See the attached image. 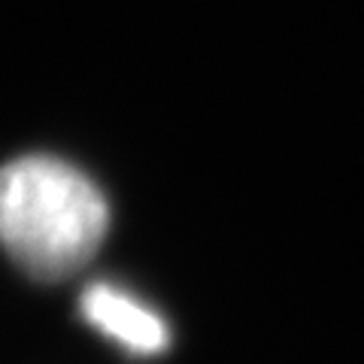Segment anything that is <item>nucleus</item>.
<instances>
[{
    "mask_svg": "<svg viewBox=\"0 0 364 364\" xmlns=\"http://www.w3.org/2000/svg\"><path fill=\"white\" fill-rule=\"evenodd\" d=\"M109 228V207L82 170L52 155L0 167V249L37 282L88 267Z\"/></svg>",
    "mask_w": 364,
    "mask_h": 364,
    "instance_id": "nucleus-1",
    "label": "nucleus"
},
{
    "mask_svg": "<svg viewBox=\"0 0 364 364\" xmlns=\"http://www.w3.org/2000/svg\"><path fill=\"white\" fill-rule=\"evenodd\" d=\"M79 313L100 334L119 340L124 349L136 352V355H158L170 343L167 325L161 318L107 282H95L82 291Z\"/></svg>",
    "mask_w": 364,
    "mask_h": 364,
    "instance_id": "nucleus-2",
    "label": "nucleus"
}]
</instances>
